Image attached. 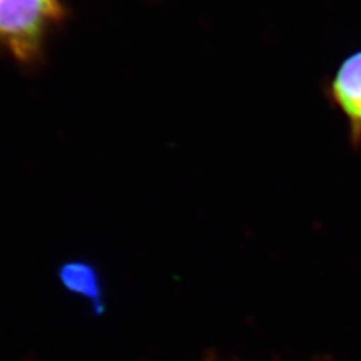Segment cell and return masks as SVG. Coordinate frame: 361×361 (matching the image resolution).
Segmentation results:
<instances>
[{
    "label": "cell",
    "instance_id": "obj_1",
    "mask_svg": "<svg viewBox=\"0 0 361 361\" xmlns=\"http://www.w3.org/2000/svg\"><path fill=\"white\" fill-rule=\"evenodd\" d=\"M66 17L62 0H0V51L23 68H37Z\"/></svg>",
    "mask_w": 361,
    "mask_h": 361
},
{
    "label": "cell",
    "instance_id": "obj_2",
    "mask_svg": "<svg viewBox=\"0 0 361 361\" xmlns=\"http://www.w3.org/2000/svg\"><path fill=\"white\" fill-rule=\"evenodd\" d=\"M326 101L341 111L348 123L349 145L361 148V49L338 63L324 86Z\"/></svg>",
    "mask_w": 361,
    "mask_h": 361
},
{
    "label": "cell",
    "instance_id": "obj_3",
    "mask_svg": "<svg viewBox=\"0 0 361 361\" xmlns=\"http://www.w3.org/2000/svg\"><path fill=\"white\" fill-rule=\"evenodd\" d=\"M56 277H58L62 289L77 298L85 300L95 316L106 314V281L98 265L87 259H71L58 267Z\"/></svg>",
    "mask_w": 361,
    "mask_h": 361
},
{
    "label": "cell",
    "instance_id": "obj_4",
    "mask_svg": "<svg viewBox=\"0 0 361 361\" xmlns=\"http://www.w3.org/2000/svg\"><path fill=\"white\" fill-rule=\"evenodd\" d=\"M203 361H221V360L219 358V355L216 353H209ZM319 361H326V360H319Z\"/></svg>",
    "mask_w": 361,
    "mask_h": 361
}]
</instances>
